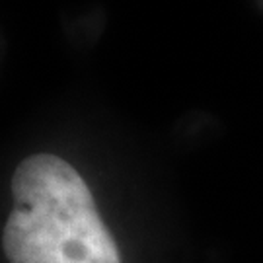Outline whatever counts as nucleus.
<instances>
[{
	"label": "nucleus",
	"instance_id": "f257e3e1",
	"mask_svg": "<svg viewBox=\"0 0 263 263\" xmlns=\"http://www.w3.org/2000/svg\"><path fill=\"white\" fill-rule=\"evenodd\" d=\"M2 250L8 263H123L92 189L55 154H33L12 176Z\"/></svg>",
	"mask_w": 263,
	"mask_h": 263
}]
</instances>
